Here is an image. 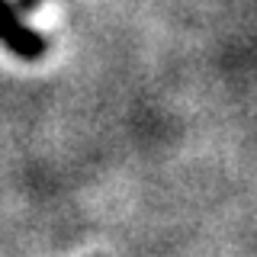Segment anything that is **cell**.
<instances>
[{"label": "cell", "instance_id": "obj_1", "mask_svg": "<svg viewBox=\"0 0 257 257\" xmlns=\"http://www.w3.org/2000/svg\"><path fill=\"white\" fill-rule=\"evenodd\" d=\"M0 45H7L13 55L29 58V61L42 58V52H45V39L16 16L10 0H0Z\"/></svg>", "mask_w": 257, "mask_h": 257}]
</instances>
